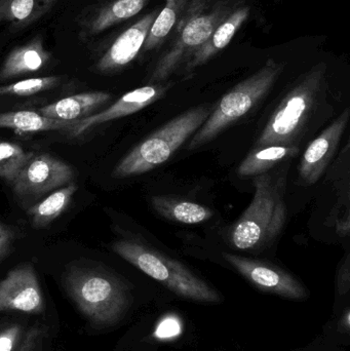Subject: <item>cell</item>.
Returning <instances> with one entry per match:
<instances>
[{"label":"cell","mask_w":350,"mask_h":351,"mask_svg":"<svg viewBox=\"0 0 350 351\" xmlns=\"http://www.w3.org/2000/svg\"><path fill=\"white\" fill-rule=\"evenodd\" d=\"M288 170L283 166L254 177V198L230 233L236 249L249 251L268 245L285 226Z\"/></svg>","instance_id":"6da1fadb"},{"label":"cell","mask_w":350,"mask_h":351,"mask_svg":"<svg viewBox=\"0 0 350 351\" xmlns=\"http://www.w3.org/2000/svg\"><path fill=\"white\" fill-rule=\"evenodd\" d=\"M240 3V0H191L173 32L168 49L156 63L150 82H164L182 67Z\"/></svg>","instance_id":"7a4b0ae2"},{"label":"cell","mask_w":350,"mask_h":351,"mask_svg":"<svg viewBox=\"0 0 350 351\" xmlns=\"http://www.w3.org/2000/svg\"><path fill=\"white\" fill-rule=\"evenodd\" d=\"M65 287L82 315L98 327L114 325L129 306L127 287L116 276L98 268H72L66 276Z\"/></svg>","instance_id":"3957f363"},{"label":"cell","mask_w":350,"mask_h":351,"mask_svg":"<svg viewBox=\"0 0 350 351\" xmlns=\"http://www.w3.org/2000/svg\"><path fill=\"white\" fill-rule=\"evenodd\" d=\"M326 88V65L320 64L300 76L267 121L256 147L294 146L314 114Z\"/></svg>","instance_id":"277c9868"},{"label":"cell","mask_w":350,"mask_h":351,"mask_svg":"<svg viewBox=\"0 0 350 351\" xmlns=\"http://www.w3.org/2000/svg\"><path fill=\"white\" fill-rule=\"evenodd\" d=\"M213 106H199L182 113L138 144L115 167L116 179L145 174L170 160L209 119Z\"/></svg>","instance_id":"5b68a950"},{"label":"cell","mask_w":350,"mask_h":351,"mask_svg":"<svg viewBox=\"0 0 350 351\" xmlns=\"http://www.w3.org/2000/svg\"><path fill=\"white\" fill-rule=\"evenodd\" d=\"M113 251L125 261L166 287L177 296L201 303H219L222 298L205 280L177 260L132 241H118Z\"/></svg>","instance_id":"8992f818"},{"label":"cell","mask_w":350,"mask_h":351,"mask_svg":"<svg viewBox=\"0 0 350 351\" xmlns=\"http://www.w3.org/2000/svg\"><path fill=\"white\" fill-rule=\"evenodd\" d=\"M284 67V63L273 59L267 60L264 65L253 75L249 76L224 95L217 107H214L209 119L193 135L188 149L195 150L205 145L246 115L261 99L268 94L281 76Z\"/></svg>","instance_id":"52a82bcc"},{"label":"cell","mask_w":350,"mask_h":351,"mask_svg":"<svg viewBox=\"0 0 350 351\" xmlns=\"http://www.w3.org/2000/svg\"><path fill=\"white\" fill-rule=\"evenodd\" d=\"M71 167L47 154H33L12 186L21 198H37L72 183Z\"/></svg>","instance_id":"ba28073f"},{"label":"cell","mask_w":350,"mask_h":351,"mask_svg":"<svg viewBox=\"0 0 350 351\" xmlns=\"http://www.w3.org/2000/svg\"><path fill=\"white\" fill-rule=\"evenodd\" d=\"M223 256L236 271L263 292L292 300H302L308 297L305 288L294 276L277 266L234 254Z\"/></svg>","instance_id":"9c48e42d"},{"label":"cell","mask_w":350,"mask_h":351,"mask_svg":"<svg viewBox=\"0 0 350 351\" xmlns=\"http://www.w3.org/2000/svg\"><path fill=\"white\" fill-rule=\"evenodd\" d=\"M45 311V300L34 268L22 265L8 272L0 282V311L38 315Z\"/></svg>","instance_id":"30bf717a"},{"label":"cell","mask_w":350,"mask_h":351,"mask_svg":"<svg viewBox=\"0 0 350 351\" xmlns=\"http://www.w3.org/2000/svg\"><path fill=\"white\" fill-rule=\"evenodd\" d=\"M349 121V110L347 109L308 146L298 168V177L302 185H314L324 175L334 158Z\"/></svg>","instance_id":"8fae6325"},{"label":"cell","mask_w":350,"mask_h":351,"mask_svg":"<svg viewBox=\"0 0 350 351\" xmlns=\"http://www.w3.org/2000/svg\"><path fill=\"white\" fill-rule=\"evenodd\" d=\"M158 12V8L152 10L123 31L105 51L97 64V69L101 72H114L123 69L134 61L143 49Z\"/></svg>","instance_id":"7c38bea8"},{"label":"cell","mask_w":350,"mask_h":351,"mask_svg":"<svg viewBox=\"0 0 350 351\" xmlns=\"http://www.w3.org/2000/svg\"><path fill=\"white\" fill-rule=\"evenodd\" d=\"M160 84H150V86H142L131 90L123 95L106 110L101 111L96 114L88 115L84 119L75 121L71 129L72 134L74 136H80L96 125L139 112L142 109L155 102L164 94L166 86Z\"/></svg>","instance_id":"4fadbf2b"},{"label":"cell","mask_w":350,"mask_h":351,"mask_svg":"<svg viewBox=\"0 0 350 351\" xmlns=\"http://www.w3.org/2000/svg\"><path fill=\"white\" fill-rule=\"evenodd\" d=\"M250 6L240 3L214 30L207 41L185 62L182 71L185 75L195 72L197 68L213 59L218 53L225 49L236 36L240 27L250 16Z\"/></svg>","instance_id":"5bb4252c"},{"label":"cell","mask_w":350,"mask_h":351,"mask_svg":"<svg viewBox=\"0 0 350 351\" xmlns=\"http://www.w3.org/2000/svg\"><path fill=\"white\" fill-rule=\"evenodd\" d=\"M110 99L111 95L106 92L80 93L47 105L39 113L49 119L73 123L88 117Z\"/></svg>","instance_id":"9a60e30c"},{"label":"cell","mask_w":350,"mask_h":351,"mask_svg":"<svg viewBox=\"0 0 350 351\" xmlns=\"http://www.w3.org/2000/svg\"><path fill=\"white\" fill-rule=\"evenodd\" d=\"M49 58L51 55L45 51L40 39H34L16 47L6 57L0 68V82L39 71Z\"/></svg>","instance_id":"2e32d148"},{"label":"cell","mask_w":350,"mask_h":351,"mask_svg":"<svg viewBox=\"0 0 350 351\" xmlns=\"http://www.w3.org/2000/svg\"><path fill=\"white\" fill-rule=\"evenodd\" d=\"M151 204L160 216L183 224H199L213 217V210L207 206L171 196H153Z\"/></svg>","instance_id":"e0dca14e"},{"label":"cell","mask_w":350,"mask_h":351,"mask_svg":"<svg viewBox=\"0 0 350 351\" xmlns=\"http://www.w3.org/2000/svg\"><path fill=\"white\" fill-rule=\"evenodd\" d=\"M299 154L297 146L269 145L256 147L238 167L240 177H256L275 169L279 162L291 160Z\"/></svg>","instance_id":"ac0fdd59"},{"label":"cell","mask_w":350,"mask_h":351,"mask_svg":"<svg viewBox=\"0 0 350 351\" xmlns=\"http://www.w3.org/2000/svg\"><path fill=\"white\" fill-rule=\"evenodd\" d=\"M191 0H166L164 8L160 10L147 38L144 43L143 51H154L172 36L177 24L188 8Z\"/></svg>","instance_id":"d6986e66"},{"label":"cell","mask_w":350,"mask_h":351,"mask_svg":"<svg viewBox=\"0 0 350 351\" xmlns=\"http://www.w3.org/2000/svg\"><path fill=\"white\" fill-rule=\"evenodd\" d=\"M74 123L75 121L71 123V121L49 119L39 112L31 110L0 113V129H12L18 134L71 130Z\"/></svg>","instance_id":"ffe728a7"},{"label":"cell","mask_w":350,"mask_h":351,"mask_svg":"<svg viewBox=\"0 0 350 351\" xmlns=\"http://www.w3.org/2000/svg\"><path fill=\"white\" fill-rule=\"evenodd\" d=\"M76 191L77 185L75 183H69L31 206L28 214L32 219L33 227L37 229L45 228L58 217L61 216L67 210Z\"/></svg>","instance_id":"44dd1931"},{"label":"cell","mask_w":350,"mask_h":351,"mask_svg":"<svg viewBox=\"0 0 350 351\" xmlns=\"http://www.w3.org/2000/svg\"><path fill=\"white\" fill-rule=\"evenodd\" d=\"M58 0H0V21L24 27L47 14Z\"/></svg>","instance_id":"7402d4cb"},{"label":"cell","mask_w":350,"mask_h":351,"mask_svg":"<svg viewBox=\"0 0 350 351\" xmlns=\"http://www.w3.org/2000/svg\"><path fill=\"white\" fill-rule=\"evenodd\" d=\"M147 0H114L105 5L88 24L90 33H100L139 14Z\"/></svg>","instance_id":"603a6c76"},{"label":"cell","mask_w":350,"mask_h":351,"mask_svg":"<svg viewBox=\"0 0 350 351\" xmlns=\"http://www.w3.org/2000/svg\"><path fill=\"white\" fill-rule=\"evenodd\" d=\"M33 154V152H26L14 142H0V179L12 185Z\"/></svg>","instance_id":"cb8c5ba5"},{"label":"cell","mask_w":350,"mask_h":351,"mask_svg":"<svg viewBox=\"0 0 350 351\" xmlns=\"http://www.w3.org/2000/svg\"><path fill=\"white\" fill-rule=\"evenodd\" d=\"M60 82L58 76H47V77L30 78L21 80L8 86H0V97L16 96L28 97L38 94L43 90L55 88Z\"/></svg>","instance_id":"d4e9b609"},{"label":"cell","mask_w":350,"mask_h":351,"mask_svg":"<svg viewBox=\"0 0 350 351\" xmlns=\"http://www.w3.org/2000/svg\"><path fill=\"white\" fill-rule=\"evenodd\" d=\"M22 328L12 325L0 332V351H14L21 337Z\"/></svg>","instance_id":"484cf974"},{"label":"cell","mask_w":350,"mask_h":351,"mask_svg":"<svg viewBox=\"0 0 350 351\" xmlns=\"http://www.w3.org/2000/svg\"><path fill=\"white\" fill-rule=\"evenodd\" d=\"M43 328L33 327L27 332L24 340H23L22 346L18 351H36L37 346H38L39 340L42 337Z\"/></svg>","instance_id":"4316f807"},{"label":"cell","mask_w":350,"mask_h":351,"mask_svg":"<svg viewBox=\"0 0 350 351\" xmlns=\"http://www.w3.org/2000/svg\"><path fill=\"white\" fill-rule=\"evenodd\" d=\"M14 239V234L12 229L0 222V261L10 253Z\"/></svg>","instance_id":"83f0119b"},{"label":"cell","mask_w":350,"mask_h":351,"mask_svg":"<svg viewBox=\"0 0 350 351\" xmlns=\"http://www.w3.org/2000/svg\"><path fill=\"white\" fill-rule=\"evenodd\" d=\"M350 287V263L349 256H345V261L340 267L338 274V291L339 294H347Z\"/></svg>","instance_id":"f1b7e54d"},{"label":"cell","mask_w":350,"mask_h":351,"mask_svg":"<svg viewBox=\"0 0 350 351\" xmlns=\"http://www.w3.org/2000/svg\"><path fill=\"white\" fill-rule=\"evenodd\" d=\"M179 324L176 319H168L160 324L158 329L156 330L155 335L160 338L172 337L179 333Z\"/></svg>","instance_id":"f546056e"},{"label":"cell","mask_w":350,"mask_h":351,"mask_svg":"<svg viewBox=\"0 0 350 351\" xmlns=\"http://www.w3.org/2000/svg\"><path fill=\"white\" fill-rule=\"evenodd\" d=\"M349 319V311L347 309L345 311V315L341 317L340 323H339V328H340L341 331L349 333L350 328Z\"/></svg>","instance_id":"4dcf8cb0"}]
</instances>
